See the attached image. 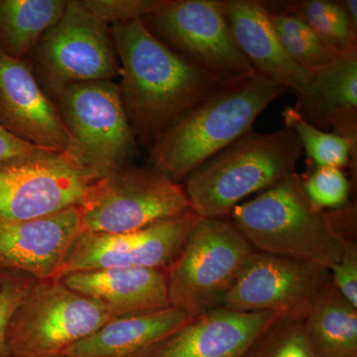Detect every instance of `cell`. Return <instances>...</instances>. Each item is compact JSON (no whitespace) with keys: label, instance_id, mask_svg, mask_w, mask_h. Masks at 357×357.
Instances as JSON below:
<instances>
[{"label":"cell","instance_id":"cell-1","mask_svg":"<svg viewBox=\"0 0 357 357\" xmlns=\"http://www.w3.org/2000/svg\"><path fill=\"white\" fill-rule=\"evenodd\" d=\"M121 62L119 84L137 141L151 148L167 129L222 84L174 51L141 20L110 27Z\"/></svg>","mask_w":357,"mask_h":357},{"label":"cell","instance_id":"cell-7","mask_svg":"<svg viewBox=\"0 0 357 357\" xmlns=\"http://www.w3.org/2000/svg\"><path fill=\"white\" fill-rule=\"evenodd\" d=\"M35 77L54 100L67 86L121 77V65L110 27L84 7L70 0L60 20L29 54Z\"/></svg>","mask_w":357,"mask_h":357},{"label":"cell","instance_id":"cell-29","mask_svg":"<svg viewBox=\"0 0 357 357\" xmlns=\"http://www.w3.org/2000/svg\"><path fill=\"white\" fill-rule=\"evenodd\" d=\"M35 281L28 275L0 272V357H11L7 344L9 323Z\"/></svg>","mask_w":357,"mask_h":357},{"label":"cell","instance_id":"cell-26","mask_svg":"<svg viewBox=\"0 0 357 357\" xmlns=\"http://www.w3.org/2000/svg\"><path fill=\"white\" fill-rule=\"evenodd\" d=\"M303 321L280 317L244 357H316L307 342Z\"/></svg>","mask_w":357,"mask_h":357},{"label":"cell","instance_id":"cell-6","mask_svg":"<svg viewBox=\"0 0 357 357\" xmlns=\"http://www.w3.org/2000/svg\"><path fill=\"white\" fill-rule=\"evenodd\" d=\"M102 303L61 280L35 281L7 330L11 357H65L73 345L114 319Z\"/></svg>","mask_w":357,"mask_h":357},{"label":"cell","instance_id":"cell-4","mask_svg":"<svg viewBox=\"0 0 357 357\" xmlns=\"http://www.w3.org/2000/svg\"><path fill=\"white\" fill-rule=\"evenodd\" d=\"M230 222L259 252L330 269L342 257L344 241L326 211L310 203L299 174L241 203Z\"/></svg>","mask_w":357,"mask_h":357},{"label":"cell","instance_id":"cell-22","mask_svg":"<svg viewBox=\"0 0 357 357\" xmlns=\"http://www.w3.org/2000/svg\"><path fill=\"white\" fill-rule=\"evenodd\" d=\"M65 0H0V51L26 60L42 36L60 20Z\"/></svg>","mask_w":357,"mask_h":357},{"label":"cell","instance_id":"cell-14","mask_svg":"<svg viewBox=\"0 0 357 357\" xmlns=\"http://www.w3.org/2000/svg\"><path fill=\"white\" fill-rule=\"evenodd\" d=\"M0 123L25 142L73 156L72 140L57 103L39 84L27 60L0 51Z\"/></svg>","mask_w":357,"mask_h":357},{"label":"cell","instance_id":"cell-32","mask_svg":"<svg viewBox=\"0 0 357 357\" xmlns=\"http://www.w3.org/2000/svg\"><path fill=\"white\" fill-rule=\"evenodd\" d=\"M344 8L349 22L354 28V31L357 32V1L356 0H344L340 1Z\"/></svg>","mask_w":357,"mask_h":357},{"label":"cell","instance_id":"cell-2","mask_svg":"<svg viewBox=\"0 0 357 357\" xmlns=\"http://www.w3.org/2000/svg\"><path fill=\"white\" fill-rule=\"evenodd\" d=\"M287 91L256 75L222 84L167 129L150 148L152 167L178 184L250 131L270 103Z\"/></svg>","mask_w":357,"mask_h":357},{"label":"cell","instance_id":"cell-3","mask_svg":"<svg viewBox=\"0 0 357 357\" xmlns=\"http://www.w3.org/2000/svg\"><path fill=\"white\" fill-rule=\"evenodd\" d=\"M302 152L291 129L250 131L192 171L183 189L199 218H229L244 199L297 174Z\"/></svg>","mask_w":357,"mask_h":357},{"label":"cell","instance_id":"cell-30","mask_svg":"<svg viewBox=\"0 0 357 357\" xmlns=\"http://www.w3.org/2000/svg\"><path fill=\"white\" fill-rule=\"evenodd\" d=\"M330 272L333 287L357 309L356 241H345L342 257L330 268Z\"/></svg>","mask_w":357,"mask_h":357},{"label":"cell","instance_id":"cell-13","mask_svg":"<svg viewBox=\"0 0 357 357\" xmlns=\"http://www.w3.org/2000/svg\"><path fill=\"white\" fill-rule=\"evenodd\" d=\"M198 218L191 211L128 234L82 231L66 255L58 280L68 274L107 268H167Z\"/></svg>","mask_w":357,"mask_h":357},{"label":"cell","instance_id":"cell-9","mask_svg":"<svg viewBox=\"0 0 357 357\" xmlns=\"http://www.w3.org/2000/svg\"><path fill=\"white\" fill-rule=\"evenodd\" d=\"M55 102L72 140L73 156L100 177L128 167L137 156L138 141L119 84H73Z\"/></svg>","mask_w":357,"mask_h":357},{"label":"cell","instance_id":"cell-28","mask_svg":"<svg viewBox=\"0 0 357 357\" xmlns=\"http://www.w3.org/2000/svg\"><path fill=\"white\" fill-rule=\"evenodd\" d=\"M170 0H82L88 10L103 22H126L143 20L163 10Z\"/></svg>","mask_w":357,"mask_h":357},{"label":"cell","instance_id":"cell-8","mask_svg":"<svg viewBox=\"0 0 357 357\" xmlns=\"http://www.w3.org/2000/svg\"><path fill=\"white\" fill-rule=\"evenodd\" d=\"M83 232L121 234L192 211L182 184L153 168L126 167L100 178L77 206Z\"/></svg>","mask_w":357,"mask_h":357},{"label":"cell","instance_id":"cell-20","mask_svg":"<svg viewBox=\"0 0 357 357\" xmlns=\"http://www.w3.org/2000/svg\"><path fill=\"white\" fill-rule=\"evenodd\" d=\"M303 114L314 115L332 126L335 133L347 141L356 177L357 162V54L337 58L314 73L310 95L299 102Z\"/></svg>","mask_w":357,"mask_h":357},{"label":"cell","instance_id":"cell-10","mask_svg":"<svg viewBox=\"0 0 357 357\" xmlns=\"http://www.w3.org/2000/svg\"><path fill=\"white\" fill-rule=\"evenodd\" d=\"M150 32L222 84L256 76L232 36L220 0H170L143 18Z\"/></svg>","mask_w":357,"mask_h":357},{"label":"cell","instance_id":"cell-15","mask_svg":"<svg viewBox=\"0 0 357 357\" xmlns=\"http://www.w3.org/2000/svg\"><path fill=\"white\" fill-rule=\"evenodd\" d=\"M82 231L77 206L36 220L0 218V272L58 280L66 255Z\"/></svg>","mask_w":357,"mask_h":357},{"label":"cell","instance_id":"cell-5","mask_svg":"<svg viewBox=\"0 0 357 357\" xmlns=\"http://www.w3.org/2000/svg\"><path fill=\"white\" fill-rule=\"evenodd\" d=\"M255 251L230 220L199 218L166 268L170 306L191 317L222 307Z\"/></svg>","mask_w":357,"mask_h":357},{"label":"cell","instance_id":"cell-12","mask_svg":"<svg viewBox=\"0 0 357 357\" xmlns=\"http://www.w3.org/2000/svg\"><path fill=\"white\" fill-rule=\"evenodd\" d=\"M331 285L328 268L255 251L222 307L304 319Z\"/></svg>","mask_w":357,"mask_h":357},{"label":"cell","instance_id":"cell-11","mask_svg":"<svg viewBox=\"0 0 357 357\" xmlns=\"http://www.w3.org/2000/svg\"><path fill=\"white\" fill-rule=\"evenodd\" d=\"M100 178L70 154L9 160L0 164V218L36 220L79 206Z\"/></svg>","mask_w":357,"mask_h":357},{"label":"cell","instance_id":"cell-17","mask_svg":"<svg viewBox=\"0 0 357 357\" xmlns=\"http://www.w3.org/2000/svg\"><path fill=\"white\" fill-rule=\"evenodd\" d=\"M223 8L234 41L256 74L291 89L299 102L306 100L314 74L284 49L262 2L225 0Z\"/></svg>","mask_w":357,"mask_h":357},{"label":"cell","instance_id":"cell-21","mask_svg":"<svg viewBox=\"0 0 357 357\" xmlns=\"http://www.w3.org/2000/svg\"><path fill=\"white\" fill-rule=\"evenodd\" d=\"M316 357H357V309L333 283L303 321Z\"/></svg>","mask_w":357,"mask_h":357},{"label":"cell","instance_id":"cell-25","mask_svg":"<svg viewBox=\"0 0 357 357\" xmlns=\"http://www.w3.org/2000/svg\"><path fill=\"white\" fill-rule=\"evenodd\" d=\"M282 116L285 128L297 135L303 149L306 150L312 170L319 167L344 169L351 165V147L342 136L317 128L297 107H286Z\"/></svg>","mask_w":357,"mask_h":357},{"label":"cell","instance_id":"cell-23","mask_svg":"<svg viewBox=\"0 0 357 357\" xmlns=\"http://www.w3.org/2000/svg\"><path fill=\"white\" fill-rule=\"evenodd\" d=\"M287 11L304 20L337 57L357 54V32L340 1L304 0L289 4Z\"/></svg>","mask_w":357,"mask_h":357},{"label":"cell","instance_id":"cell-31","mask_svg":"<svg viewBox=\"0 0 357 357\" xmlns=\"http://www.w3.org/2000/svg\"><path fill=\"white\" fill-rule=\"evenodd\" d=\"M46 150L30 144L14 136L0 123V164L20 157L29 156Z\"/></svg>","mask_w":357,"mask_h":357},{"label":"cell","instance_id":"cell-16","mask_svg":"<svg viewBox=\"0 0 357 357\" xmlns=\"http://www.w3.org/2000/svg\"><path fill=\"white\" fill-rule=\"evenodd\" d=\"M280 317L218 307L194 317L147 357H244Z\"/></svg>","mask_w":357,"mask_h":357},{"label":"cell","instance_id":"cell-27","mask_svg":"<svg viewBox=\"0 0 357 357\" xmlns=\"http://www.w3.org/2000/svg\"><path fill=\"white\" fill-rule=\"evenodd\" d=\"M302 185L310 203L317 210H335L349 204L351 185L342 169L314 168L307 178H302Z\"/></svg>","mask_w":357,"mask_h":357},{"label":"cell","instance_id":"cell-24","mask_svg":"<svg viewBox=\"0 0 357 357\" xmlns=\"http://www.w3.org/2000/svg\"><path fill=\"white\" fill-rule=\"evenodd\" d=\"M266 13L284 49L294 61L312 74L338 58L299 16L287 10L273 13L266 9Z\"/></svg>","mask_w":357,"mask_h":357},{"label":"cell","instance_id":"cell-18","mask_svg":"<svg viewBox=\"0 0 357 357\" xmlns=\"http://www.w3.org/2000/svg\"><path fill=\"white\" fill-rule=\"evenodd\" d=\"M60 280L102 303L115 319L171 307L166 268H107L68 274Z\"/></svg>","mask_w":357,"mask_h":357},{"label":"cell","instance_id":"cell-19","mask_svg":"<svg viewBox=\"0 0 357 357\" xmlns=\"http://www.w3.org/2000/svg\"><path fill=\"white\" fill-rule=\"evenodd\" d=\"M194 317L176 307L112 319L65 357H147Z\"/></svg>","mask_w":357,"mask_h":357}]
</instances>
